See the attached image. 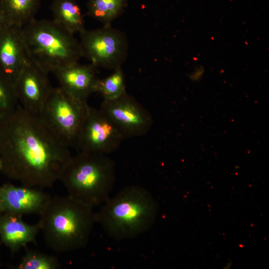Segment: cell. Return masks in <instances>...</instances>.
<instances>
[{
	"mask_svg": "<svg viewBox=\"0 0 269 269\" xmlns=\"http://www.w3.org/2000/svg\"><path fill=\"white\" fill-rule=\"evenodd\" d=\"M1 172L22 185L52 188L72 157L69 147L47 128L38 114L18 104L0 119Z\"/></svg>",
	"mask_w": 269,
	"mask_h": 269,
	"instance_id": "1",
	"label": "cell"
},
{
	"mask_svg": "<svg viewBox=\"0 0 269 269\" xmlns=\"http://www.w3.org/2000/svg\"><path fill=\"white\" fill-rule=\"evenodd\" d=\"M38 214L46 245L58 253L85 248L97 223L93 208L69 195L51 196Z\"/></svg>",
	"mask_w": 269,
	"mask_h": 269,
	"instance_id": "2",
	"label": "cell"
},
{
	"mask_svg": "<svg viewBox=\"0 0 269 269\" xmlns=\"http://www.w3.org/2000/svg\"><path fill=\"white\" fill-rule=\"evenodd\" d=\"M152 194L138 185H129L110 197L96 213L97 223L117 241L135 238L149 231L158 215Z\"/></svg>",
	"mask_w": 269,
	"mask_h": 269,
	"instance_id": "3",
	"label": "cell"
},
{
	"mask_svg": "<svg viewBox=\"0 0 269 269\" xmlns=\"http://www.w3.org/2000/svg\"><path fill=\"white\" fill-rule=\"evenodd\" d=\"M59 180L68 195L94 208L110 197L116 180L115 164L105 154L78 152L65 165Z\"/></svg>",
	"mask_w": 269,
	"mask_h": 269,
	"instance_id": "4",
	"label": "cell"
},
{
	"mask_svg": "<svg viewBox=\"0 0 269 269\" xmlns=\"http://www.w3.org/2000/svg\"><path fill=\"white\" fill-rule=\"evenodd\" d=\"M21 34L30 61L48 74L83 57L74 34L52 20L34 18L21 28Z\"/></svg>",
	"mask_w": 269,
	"mask_h": 269,
	"instance_id": "5",
	"label": "cell"
},
{
	"mask_svg": "<svg viewBox=\"0 0 269 269\" xmlns=\"http://www.w3.org/2000/svg\"><path fill=\"white\" fill-rule=\"evenodd\" d=\"M88 106L87 103L76 99L60 86L53 87L38 115L56 137L77 150Z\"/></svg>",
	"mask_w": 269,
	"mask_h": 269,
	"instance_id": "6",
	"label": "cell"
},
{
	"mask_svg": "<svg viewBox=\"0 0 269 269\" xmlns=\"http://www.w3.org/2000/svg\"><path fill=\"white\" fill-rule=\"evenodd\" d=\"M83 57L96 67L111 70L121 67L128 54L126 35L111 25L80 33Z\"/></svg>",
	"mask_w": 269,
	"mask_h": 269,
	"instance_id": "7",
	"label": "cell"
},
{
	"mask_svg": "<svg viewBox=\"0 0 269 269\" xmlns=\"http://www.w3.org/2000/svg\"><path fill=\"white\" fill-rule=\"evenodd\" d=\"M100 110L124 139L145 134L152 124L149 113L127 92L115 99L103 100Z\"/></svg>",
	"mask_w": 269,
	"mask_h": 269,
	"instance_id": "8",
	"label": "cell"
},
{
	"mask_svg": "<svg viewBox=\"0 0 269 269\" xmlns=\"http://www.w3.org/2000/svg\"><path fill=\"white\" fill-rule=\"evenodd\" d=\"M123 139L100 109L88 106L78 137V152L107 155L116 150Z\"/></svg>",
	"mask_w": 269,
	"mask_h": 269,
	"instance_id": "9",
	"label": "cell"
},
{
	"mask_svg": "<svg viewBox=\"0 0 269 269\" xmlns=\"http://www.w3.org/2000/svg\"><path fill=\"white\" fill-rule=\"evenodd\" d=\"M14 88L22 107L37 114L40 113L53 88L48 73L31 61L19 74Z\"/></svg>",
	"mask_w": 269,
	"mask_h": 269,
	"instance_id": "10",
	"label": "cell"
},
{
	"mask_svg": "<svg viewBox=\"0 0 269 269\" xmlns=\"http://www.w3.org/2000/svg\"><path fill=\"white\" fill-rule=\"evenodd\" d=\"M21 27L11 24L0 30V76L14 86L19 74L30 61Z\"/></svg>",
	"mask_w": 269,
	"mask_h": 269,
	"instance_id": "11",
	"label": "cell"
},
{
	"mask_svg": "<svg viewBox=\"0 0 269 269\" xmlns=\"http://www.w3.org/2000/svg\"><path fill=\"white\" fill-rule=\"evenodd\" d=\"M51 196L43 189L6 183L0 186V207L2 213L21 216L39 214Z\"/></svg>",
	"mask_w": 269,
	"mask_h": 269,
	"instance_id": "12",
	"label": "cell"
},
{
	"mask_svg": "<svg viewBox=\"0 0 269 269\" xmlns=\"http://www.w3.org/2000/svg\"><path fill=\"white\" fill-rule=\"evenodd\" d=\"M60 87L76 99L87 103L88 97L95 93L97 78L96 67L91 63L78 62L61 67L52 72Z\"/></svg>",
	"mask_w": 269,
	"mask_h": 269,
	"instance_id": "13",
	"label": "cell"
},
{
	"mask_svg": "<svg viewBox=\"0 0 269 269\" xmlns=\"http://www.w3.org/2000/svg\"><path fill=\"white\" fill-rule=\"evenodd\" d=\"M39 231L38 223L27 224L21 216L6 213H2L0 216V241L12 255L26 247L29 243L36 244Z\"/></svg>",
	"mask_w": 269,
	"mask_h": 269,
	"instance_id": "14",
	"label": "cell"
},
{
	"mask_svg": "<svg viewBox=\"0 0 269 269\" xmlns=\"http://www.w3.org/2000/svg\"><path fill=\"white\" fill-rule=\"evenodd\" d=\"M50 9L52 20L70 33L85 30L84 16L76 0H53Z\"/></svg>",
	"mask_w": 269,
	"mask_h": 269,
	"instance_id": "15",
	"label": "cell"
},
{
	"mask_svg": "<svg viewBox=\"0 0 269 269\" xmlns=\"http://www.w3.org/2000/svg\"><path fill=\"white\" fill-rule=\"evenodd\" d=\"M41 0H0V6L12 24L22 27L34 18Z\"/></svg>",
	"mask_w": 269,
	"mask_h": 269,
	"instance_id": "16",
	"label": "cell"
},
{
	"mask_svg": "<svg viewBox=\"0 0 269 269\" xmlns=\"http://www.w3.org/2000/svg\"><path fill=\"white\" fill-rule=\"evenodd\" d=\"M127 3V0H89L87 13L104 25H111L122 13Z\"/></svg>",
	"mask_w": 269,
	"mask_h": 269,
	"instance_id": "17",
	"label": "cell"
},
{
	"mask_svg": "<svg viewBox=\"0 0 269 269\" xmlns=\"http://www.w3.org/2000/svg\"><path fill=\"white\" fill-rule=\"evenodd\" d=\"M95 93H99L104 100H112L126 92L125 76L121 67L114 70L110 76L98 79Z\"/></svg>",
	"mask_w": 269,
	"mask_h": 269,
	"instance_id": "18",
	"label": "cell"
},
{
	"mask_svg": "<svg viewBox=\"0 0 269 269\" xmlns=\"http://www.w3.org/2000/svg\"><path fill=\"white\" fill-rule=\"evenodd\" d=\"M25 251L16 269H58L61 267L58 259L38 251L24 248Z\"/></svg>",
	"mask_w": 269,
	"mask_h": 269,
	"instance_id": "19",
	"label": "cell"
},
{
	"mask_svg": "<svg viewBox=\"0 0 269 269\" xmlns=\"http://www.w3.org/2000/svg\"><path fill=\"white\" fill-rule=\"evenodd\" d=\"M18 104L14 86L0 76V119L13 112Z\"/></svg>",
	"mask_w": 269,
	"mask_h": 269,
	"instance_id": "20",
	"label": "cell"
},
{
	"mask_svg": "<svg viewBox=\"0 0 269 269\" xmlns=\"http://www.w3.org/2000/svg\"><path fill=\"white\" fill-rule=\"evenodd\" d=\"M12 24L4 11L0 6V30Z\"/></svg>",
	"mask_w": 269,
	"mask_h": 269,
	"instance_id": "21",
	"label": "cell"
},
{
	"mask_svg": "<svg viewBox=\"0 0 269 269\" xmlns=\"http://www.w3.org/2000/svg\"><path fill=\"white\" fill-rule=\"evenodd\" d=\"M203 72L204 70L203 69H197V70L195 71L190 75V78L193 80H199L201 77Z\"/></svg>",
	"mask_w": 269,
	"mask_h": 269,
	"instance_id": "22",
	"label": "cell"
},
{
	"mask_svg": "<svg viewBox=\"0 0 269 269\" xmlns=\"http://www.w3.org/2000/svg\"><path fill=\"white\" fill-rule=\"evenodd\" d=\"M231 265H232L231 262H228V263H227L226 265L225 266V268H224V269H229V268H230V267H231Z\"/></svg>",
	"mask_w": 269,
	"mask_h": 269,
	"instance_id": "23",
	"label": "cell"
},
{
	"mask_svg": "<svg viewBox=\"0 0 269 269\" xmlns=\"http://www.w3.org/2000/svg\"><path fill=\"white\" fill-rule=\"evenodd\" d=\"M3 167V162L1 158L0 157V172H1Z\"/></svg>",
	"mask_w": 269,
	"mask_h": 269,
	"instance_id": "24",
	"label": "cell"
},
{
	"mask_svg": "<svg viewBox=\"0 0 269 269\" xmlns=\"http://www.w3.org/2000/svg\"><path fill=\"white\" fill-rule=\"evenodd\" d=\"M2 244L1 243L0 241V265L1 264V260H0V246H1V245Z\"/></svg>",
	"mask_w": 269,
	"mask_h": 269,
	"instance_id": "25",
	"label": "cell"
},
{
	"mask_svg": "<svg viewBox=\"0 0 269 269\" xmlns=\"http://www.w3.org/2000/svg\"><path fill=\"white\" fill-rule=\"evenodd\" d=\"M2 213V212L0 209V216L1 215V214Z\"/></svg>",
	"mask_w": 269,
	"mask_h": 269,
	"instance_id": "26",
	"label": "cell"
}]
</instances>
